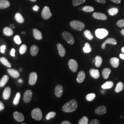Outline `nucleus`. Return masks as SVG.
Segmentation results:
<instances>
[{
	"instance_id": "obj_51",
	"label": "nucleus",
	"mask_w": 124,
	"mask_h": 124,
	"mask_svg": "<svg viewBox=\"0 0 124 124\" xmlns=\"http://www.w3.org/2000/svg\"><path fill=\"white\" fill-rule=\"evenodd\" d=\"M61 124H71V123L69 121H63L61 122Z\"/></svg>"
},
{
	"instance_id": "obj_8",
	"label": "nucleus",
	"mask_w": 124,
	"mask_h": 124,
	"mask_svg": "<svg viewBox=\"0 0 124 124\" xmlns=\"http://www.w3.org/2000/svg\"><path fill=\"white\" fill-rule=\"evenodd\" d=\"M32 97V92L31 90H27L24 93L23 97V100L24 102L28 103L31 101Z\"/></svg>"
},
{
	"instance_id": "obj_53",
	"label": "nucleus",
	"mask_w": 124,
	"mask_h": 124,
	"mask_svg": "<svg viewBox=\"0 0 124 124\" xmlns=\"http://www.w3.org/2000/svg\"><path fill=\"white\" fill-rule=\"evenodd\" d=\"M121 33L122 35H123L124 36V29H122L121 31Z\"/></svg>"
},
{
	"instance_id": "obj_45",
	"label": "nucleus",
	"mask_w": 124,
	"mask_h": 124,
	"mask_svg": "<svg viewBox=\"0 0 124 124\" xmlns=\"http://www.w3.org/2000/svg\"><path fill=\"white\" fill-rule=\"evenodd\" d=\"M6 49V46L5 45H2L0 47V52L2 53H5V51Z\"/></svg>"
},
{
	"instance_id": "obj_39",
	"label": "nucleus",
	"mask_w": 124,
	"mask_h": 124,
	"mask_svg": "<svg viewBox=\"0 0 124 124\" xmlns=\"http://www.w3.org/2000/svg\"><path fill=\"white\" fill-rule=\"evenodd\" d=\"M79 124H88V119L86 116H83L81 119L79 121Z\"/></svg>"
},
{
	"instance_id": "obj_47",
	"label": "nucleus",
	"mask_w": 124,
	"mask_h": 124,
	"mask_svg": "<svg viewBox=\"0 0 124 124\" xmlns=\"http://www.w3.org/2000/svg\"><path fill=\"white\" fill-rule=\"evenodd\" d=\"M4 109V105L3 103L0 101V111H2Z\"/></svg>"
},
{
	"instance_id": "obj_23",
	"label": "nucleus",
	"mask_w": 124,
	"mask_h": 124,
	"mask_svg": "<svg viewBox=\"0 0 124 124\" xmlns=\"http://www.w3.org/2000/svg\"><path fill=\"white\" fill-rule=\"evenodd\" d=\"M10 3L7 0H0V9H5L9 7Z\"/></svg>"
},
{
	"instance_id": "obj_49",
	"label": "nucleus",
	"mask_w": 124,
	"mask_h": 124,
	"mask_svg": "<svg viewBox=\"0 0 124 124\" xmlns=\"http://www.w3.org/2000/svg\"><path fill=\"white\" fill-rule=\"evenodd\" d=\"M39 9V7L37 5H35L33 7V10H34L35 11H38Z\"/></svg>"
},
{
	"instance_id": "obj_22",
	"label": "nucleus",
	"mask_w": 124,
	"mask_h": 124,
	"mask_svg": "<svg viewBox=\"0 0 124 124\" xmlns=\"http://www.w3.org/2000/svg\"><path fill=\"white\" fill-rule=\"evenodd\" d=\"M111 70L109 68H104L102 71V75L104 79H108L109 75L111 74Z\"/></svg>"
},
{
	"instance_id": "obj_41",
	"label": "nucleus",
	"mask_w": 124,
	"mask_h": 124,
	"mask_svg": "<svg viewBox=\"0 0 124 124\" xmlns=\"http://www.w3.org/2000/svg\"><path fill=\"white\" fill-rule=\"evenodd\" d=\"M56 115V113L55 112H49L48 114H47V115L46 116V119L47 120H50L51 119H52L54 118Z\"/></svg>"
},
{
	"instance_id": "obj_55",
	"label": "nucleus",
	"mask_w": 124,
	"mask_h": 124,
	"mask_svg": "<svg viewBox=\"0 0 124 124\" xmlns=\"http://www.w3.org/2000/svg\"><path fill=\"white\" fill-rule=\"evenodd\" d=\"M22 81L23 80L21 79H19V80H18V82L19 83H21V82H22Z\"/></svg>"
},
{
	"instance_id": "obj_42",
	"label": "nucleus",
	"mask_w": 124,
	"mask_h": 124,
	"mask_svg": "<svg viewBox=\"0 0 124 124\" xmlns=\"http://www.w3.org/2000/svg\"><path fill=\"white\" fill-rule=\"evenodd\" d=\"M14 40L15 41V42L18 45L20 44L22 42L21 41V39L19 37V36L17 35V36H15L14 37Z\"/></svg>"
},
{
	"instance_id": "obj_52",
	"label": "nucleus",
	"mask_w": 124,
	"mask_h": 124,
	"mask_svg": "<svg viewBox=\"0 0 124 124\" xmlns=\"http://www.w3.org/2000/svg\"><path fill=\"white\" fill-rule=\"evenodd\" d=\"M120 58H121L122 59L124 60V54L120 53Z\"/></svg>"
},
{
	"instance_id": "obj_16",
	"label": "nucleus",
	"mask_w": 124,
	"mask_h": 124,
	"mask_svg": "<svg viewBox=\"0 0 124 124\" xmlns=\"http://www.w3.org/2000/svg\"><path fill=\"white\" fill-rule=\"evenodd\" d=\"M13 117L18 122H23L24 120L23 115L22 113L18 112H15L13 113Z\"/></svg>"
},
{
	"instance_id": "obj_13",
	"label": "nucleus",
	"mask_w": 124,
	"mask_h": 124,
	"mask_svg": "<svg viewBox=\"0 0 124 124\" xmlns=\"http://www.w3.org/2000/svg\"><path fill=\"white\" fill-rule=\"evenodd\" d=\"M107 44H111L115 45L117 44V41L114 38H108L107 39L102 45V49H105V46Z\"/></svg>"
},
{
	"instance_id": "obj_31",
	"label": "nucleus",
	"mask_w": 124,
	"mask_h": 124,
	"mask_svg": "<svg viewBox=\"0 0 124 124\" xmlns=\"http://www.w3.org/2000/svg\"><path fill=\"white\" fill-rule=\"evenodd\" d=\"M95 65L97 67H100L102 65V57L99 56H97L95 58Z\"/></svg>"
},
{
	"instance_id": "obj_26",
	"label": "nucleus",
	"mask_w": 124,
	"mask_h": 124,
	"mask_svg": "<svg viewBox=\"0 0 124 124\" xmlns=\"http://www.w3.org/2000/svg\"><path fill=\"white\" fill-rule=\"evenodd\" d=\"M9 80V77L7 75H5L2 77L1 79L0 80V87H2L7 84Z\"/></svg>"
},
{
	"instance_id": "obj_44",
	"label": "nucleus",
	"mask_w": 124,
	"mask_h": 124,
	"mask_svg": "<svg viewBox=\"0 0 124 124\" xmlns=\"http://www.w3.org/2000/svg\"><path fill=\"white\" fill-rule=\"evenodd\" d=\"M100 123V121L98 120L97 119H94V120H92L90 122V124H99Z\"/></svg>"
},
{
	"instance_id": "obj_11",
	"label": "nucleus",
	"mask_w": 124,
	"mask_h": 124,
	"mask_svg": "<svg viewBox=\"0 0 124 124\" xmlns=\"http://www.w3.org/2000/svg\"><path fill=\"white\" fill-rule=\"evenodd\" d=\"M93 17L96 19L102 20H106L108 18L105 14L101 13H94L93 14Z\"/></svg>"
},
{
	"instance_id": "obj_17",
	"label": "nucleus",
	"mask_w": 124,
	"mask_h": 124,
	"mask_svg": "<svg viewBox=\"0 0 124 124\" xmlns=\"http://www.w3.org/2000/svg\"><path fill=\"white\" fill-rule=\"evenodd\" d=\"M91 76L95 79H98L100 77V73L98 70L92 69L89 71Z\"/></svg>"
},
{
	"instance_id": "obj_34",
	"label": "nucleus",
	"mask_w": 124,
	"mask_h": 124,
	"mask_svg": "<svg viewBox=\"0 0 124 124\" xmlns=\"http://www.w3.org/2000/svg\"><path fill=\"white\" fill-rule=\"evenodd\" d=\"M119 12V9L116 8H113L108 10V13L111 16H114L117 14Z\"/></svg>"
},
{
	"instance_id": "obj_12",
	"label": "nucleus",
	"mask_w": 124,
	"mask_h": 124,
	"mask_svg": "<svg viewBox=\"0 0 124 124\" xmlns=\"http://www.w3.org/2000/svg\"><path fill=\"white\" fill-rule=\"evenodd\" d=\"M107 112L106 107L105 106H101L98 107L95 110V113L98 115H102L105 114Z\"/></svg>"
},
{
	"instance_id": "obj_37",
	"label": "nucleus",
	"mask_w": 124,
	"mask_h": 124,
	"mask_svg": "<svg viewBox=\"0 0 124 124\" xmlns=\"http://www.w3.org/2000/svg\"><path fill=\"white\" fill-rule=\"evenodd\" d=\"M85 1V0H73L72 3L74 6L77 7L80 5L83 4Z\"/></svg>"
},
{
	"instance_id": "obj_24",
	"label": "nucleus",
	"mask_w": 124,
	"mask_h": 124,
	"mask_svg": "<svg viewBox=\"0 0 124 124\" xmlns=\"http://www.w3.org/2000/svg\"><path fill=\"white\" fill-rule=\"evenodd\" d=\"M114 85V83L111 81H107L105 83H104L103 84H102L101 86V87L102 89L105 90V89H111Z\"/></svg>"
},
{
	"instance_id": "obj_5",
	"label": "nucleus",
	"mask_w": 124,
	"mask_h": 124,
	"mask_svg": "<svg viewBox=\"0 0 124 124\" xmlns=\"http://www.w3.org/2000/svg\"><path fill=\"white\" fill-rule=\"evenodd\" d=\"M108 34V31L105 29H98L95 31V35L98 38L103 39Z\"/></svg>"
},
{
	"instance_id": "obj_38",
	"label": "nucleus",
	"mask_w": 124,
	"mask_h": 124,
	"mask_svg": "<svg viewBox=\"0 0 124 124\" xmlns=\"http://www.w3.org/2000/svg\"><path fill=\"white\" fill-rule=\"evenodd\" d=\"M20 96H21L20 93H18L16 94V97H15V98H14V100H13V104L14 105H16L19 103V100H20Z\"/></svg>"
},
{
	"instance_id": "obj_6",
	"label": "nucleus",
	"mask_w": 124,
	"mask_h": 124,
	"mask_svg": "<svg viewBox=\"0 0 124 124\" xmlns=\"http://www.w3.org/2000/svg\"><path fill=\"white\" fill-rule=\"evenodd\" d=\"M52 16V14L50 11L49 7L46 6L43 8L41 12V16L45 20L48 19Z\"/></svg>"
},
{
	"instance_id": "obj_2",
	"label": "nucleus",
	"mask_w": 124,
	"mask_h": 124,
	"mask_svg": "<svg viewBox=\"0 0 124 124\" xmlns=\"http://www.w3.org/2000/svg\"><path fill=\"white\" fill-rule=\"evenodd\" d=\"M70 25L71 28L75 30L81 31L85 27V24L83 22L77 20H73L70 22Z\"/></svg>"
},
{
	"instance_id": "obj_57",
	"label": "nucleus",
	"mask_w": 124,
	"mask_h": 124,
	"mask_svg": "<svg viewBox=\"0 0 124 124\" xmlns=\"http://www.w3.org/2000/svg\"><path fill=\"white\" fill-rule=\"evenodd\" d=\"M31 0V1H32V2H36L37 0Z\"/></svg>"
},
{
	"instance_id": "obj_20",
	"label": "nucleus",
	"mask_w": 124,
	"mask_h": 124,
	"mask_svg": "<svg viewBox=\"0 0 124 124\" xmlns=\"http://www.w3.org/2000/svg\"><path fill=\"white\" fill-rule=\"evenodd\" d=\"M33 33L34 36L36 39L38 40H40L42 39V36L41 32L40 31H38L36 29H34L33 30Z\"/></svg>"
},
{
	"instance_id": "obj_58",
	"label": "nucleus",
	"mask_w": 124,
	"mask_h": 124,
	"mask_svg": "<svg viewBox=\"0 0 124 124\" xmlns=\"http://www.w3.org/2000/svg\"><path fill=\"white\" fill-rule=\"evenodd\" d=\"M22 34H25V32H22Z\"/></svg>"
},
{
	"instance_id": "obj_40",
	"label": "nucleus",
	"mask_w": 124,
	"mask_h": 124,
	"mask_svg": "<svg viewBox=\"0 0 124 124\" xmlns=\"http://www.w3.org/2000/svg\"><path fill=\"white\" fill-rule=\"evenodd\" d=\"M27 46L25 44H23L20 46L19 48V53L21 54H24L26 52Z\"/></svg>"
},
{
	"instance_id": "obj_25",
	"label": "nucleus",
	"mask_w": 124,
	"mask_h": 124,
	"mask_svg": "<svg viewBox=\"0 0 124 124\" xmlns=\"http://www.w3.org/2000/svg\"><path fill=\"white\" fill-rule=\"evenodd\" d=\"M39 52V47L36 45H34L31 46V55L33 56H35Z\"/></svg>"
},
{
	"instance_id": "obj_19",
	"label": "nucleus",
	"mask_w": 124,
	"mask_h": 124,
	"mask_svg": "<svg viewBox=\"0 0 124 124\" xmlns=\"http://www.w3.org/2000/svg\"><path fill=\"white\" fill-rule=\"evenodd\" d=\"M11 93V90L9 87H7L5 89L3 93V98L5 100H8L9 99Z\"/></svg>"
},
{
	"instance_id": "obj_21",
	"label": "nucleus",
	"mask_w": 124,
	"mask_h": 124,
	"mask_svg": "<svg viewBox=\"0 0 124 124\" xmlns=\"http://www.w3.org/2000/svg\"><path fill=\"white\" fill-rule=\"evenodd\" d=\"M110 62L113 67L116 68L119 65V59L117 58H112L110 59Z\"/></svg>"
},
{
	"instance_id": "obj_15",
	"label": "nucleus",
	"mask_w": 124,
	"mask_h": 124,
	"mask_svg": "<svg viewBox=\"0 0 124 124\" xmlns=\"http://www.w3.org/2000/svg\"><path fill=\"white\" fill-rule=\"evenodd\" d=\"M85 77V74L84 71L83 70L80 71L78 74L77 79H76L77 82L79 83H82L84 81Z\"/></svg>"
},
{
	"instance_id": "obj_32",
	"label": "nucleus",
	"mask_w": 124,
	"mask_h": 124,
	"mask_svg": "<svg viewBox=\"0 0 124 124\" xmlns=\"http://www.w3.org/2000/svg\"><path fill=\"white\" fill-rule=\"evenodd\" d=\"M83 51L84 53H90L92 51V48L90 46V44L86 42L85 44L84 47L83 48Z\"/></svg>"
},
{
	"instance_id": "obj_10",
	"label": "nucleus",
	"mask_w": 124,
	"mask_h": 124,
	"mask_svg": "<svg viewBox=\"0 0 124 124\" xmlns=\"http://www.w3.org/2000/svg\"><path fill=\"white\" fill-rule=\"evenodd\" d=\"M63 87L61 85H58L56 87L55 90V94L56 96L58 98H60L63 94Z\"/></svg>"
},
{
	"instance_id": "obj_30",
	"label": "nucleus",
	"mask_w": 124,
	"mask_h": 124,
	"mask_svg": "<svg viewBox=\"0 0 124 124\" xmlns=\"http://www.w3.org/2000/svg\"><path fill=\"white\" fill-rule=\"evenodd\" d=\"M15 18L18 22L20 23H23L24 21V19L23 18L22 15H21V13H18L15 14Z\"/></svg>"
},
{
	"instance_id": "obj_35",
	"label": "nucleus",
	"mask_w": 124,
	"mask_h": 124,
	"mask_svg": "<svg viewBox=\"0 0 124 124\" xmlns=\"http://www.w3.org/2000/svg\"><path fill=\"white\" fill-rule=\"evenodd\" d=\"M84 35L86 38H87L88 40H92L93 39V36L92 34L91 33V31L89 30H85L84 32Z\"/></svg>"
},
{
	"instance_id": "obj_33",
	"label": "nucleus",
	"mask_w": 124,
	"mask_h": 124,
	"mask_svg": "<svg viewBox=\"0 0 124 124\" xmlns=\"http://www.w3.org/2000/svg\"><path fill=\"white\" fill-rule=\"evenodd\" d=\"M82 11H84L86 13H91L93 12L94 11V8L92 7V6H85L82 8Z\"/></svg>"
},
{
	"instance_id": "obj_56",
	"label": "nucleus",
	"mask_w": 124,
	"mask_h": 124,
	"mask_svg": "<svg viewBox=\"0 0 124 124\" xmlns=\"http://www.w3.org/2000/svg\"><path fill=\"white\" fill-rule=\"evenodd\" d=\"M121 50H122V52L124 53V47H123L122 48H121Z\"/></svg>"
},
{
	"instance_id": "obj_18",
	"label": "nucleus",
	"mask_w": 124,
	"mask_h": 124,
	"mask_svg": "<svg viewBox=\"0 0 124 124\" xmlns=\"http://www.w3.org/2000/svg\"><path fill=\"white\" fill-rule=\"evenodd\" d=\"M8 72L9 73V75L14 78H17L18 77H19L20 75L19 73L18 72V71L14 69H9L8 70Z\"/></svg>"
},
{
	"instance_id": "obj_7",
	"label": "nucleus",
	"mask_w": 124,
	"mask_h": 124,
	"mask_svg": "<svg viewBox=\"0 0 124 124\" xmlns=\"http://www.w3.org/2000/svg\"><path fill=\"white\" fill-rule=\"evenodd\" d=\"M68 65L70 69L72 72H76L78 68V64L77 62L75 60L73 59H70L69 61Z\"/></svg>"
},
{
	"instance_id": "obj_36",
	"label": "nucleus",
	"mask_w": 124,
	"mask_h": 124,
	"mask_svg": "<svg viewBox=\"0 0 124 124\" xmlns=\"http://www.w3.org/2000/svg\"><path fill=\"white\" fill-rule=\"evenodd\" d=\"M96 98V94L94 93H90L86 95V99L88 101H93V100Z\"/></svg>"
},
{
	"instance_id": "obj_9",
	"label": "nucleus",
	"mask_w": 124,
	"mask_h": 124,
	"mask_svg": "<svg viewBox=\"0 0 124 124\" xmlns=\"http://www.w3.org/2000/svg\"><path fill=\"white\" fill-rule=\"evenodd\" d=\"M37 80V75L36 72H32L29 76V83L31 85H33L35 84Z\"/></svg>"
},
{
	"instance_id": "obj_29",
	"label": "nucleus",
	"mask_w": 124,
	"mask_h": 124,
	"mask_svg": "<svg viewBox=\"0 0 124 124\" xmlns=\"http://www.w3.org/2000/svg\"><path fill=\"white\" fill-rule=\"evenodd\" d=\"M3 33L5 36H12L13 34V31L11 28L6 27L3 29Z\"/></svg>"
},
{
	"instance_id": "obj_48",
	"label": "nucleus",
	"mask_w": 124,
	"mask_h": 124,
	"mask_svg": "<svg viewBox=\"0 0 124 124\" xmlns=\"http://www.w3.org/2000/svg\"><path fill=\"white\" fill-rule=\"evenodd\" d=\"M96 1H97L99 3H102V4H104L106 3V0H95Z\"/></svg>"
},
{
	"instance_id": "obj_3",
	"label": "nucleus",
	"mask_w": 124,
	"mask_h": 124,
	"mask_svg": "<svg viewBox=\"0 0 124 124\" xmlns=\"http://www.w3.org/2000/svg\"><path fill=\"white\" fill-rule=\"evenodd\" d=\"M62 37L70 45H73L75 43V39L73 36L68 31H64L62 33Z\"/></svg>"
},
{
	"instance_id": "obj_14",
	"label": "nucleus",
	"mask_w": 124,
	"mask_h": 124,
	"mask_svg": "<svg viewBox=\"0 0 124 124\" xmlns=\"http://www.w3.org/2000/svg\"><path fill=\"white\" fill-rule=\"evenodd\" d=\"M57 48H58L59 55L62 57H63L65 56V53H66V50H65V48L60 43H58L57 44Z\"/></svg>"
},
{
	"instance_id": "obj_46",
	"label": "nucleus",
	"mask_w": 124,
	"mask_h": 124,
	"mask_svg": "<svg viewBox=\"0 0 124 124\" xmlns=\"http://www.w3.org/2000/svg\"><path fill=\"white\" fill-rule=\"evenodd\" d=\"M15 50L14 48H12L11 51V52H10V55L12 57H15Z\"/></svg>"
},
{
	"instance_id": "obj_28",
	"label": "nucleus",
	"mask_w": 124,
	"mask_h": 124,
	"mask_svg": "<svg viewBox=\"0 0 124 124\" xmlns=\"http://www.w3.org/2000/svg\"><path fill=\"white\" fill-rule=\"evenodd\" d=\"M124 88V84L122 82H119L117 85L115 89V92L116 93H119L121 92Z\"/></svg>"
},
{
	"instance_id": "obj_54",
	"label": "nucleus",
	"mask_w": 124,
	"mask_h": 124,
	"mask_svg": "<svg viewBox=\"0 0 124 124\" xmlns=\"http://www.w3.org/2000/svg\"><path fill=\"white\" fill-rule=\"evenodd\" d=\"M10 27H11V28H15V26H14V25H13V24H12L11 25H10Z\"/></svg>"
},
{
	"instance_id": "obj_50",
	"label": "nucleus",
	"mask_w": 124,
	"mask_h": 124,
	"mask_svg": "<svg viewBox=\"0 0 124 124\" xmlns=\"http://www.w3.org/2000/svg\"><path fill=\"white\" fill-rule=\"evenodd\" d=\"M110 0L116 4H119L121 2V0Z\"/></svg>"
},
{
	"instance_id": "obj_59",
	"label": "nucleus",
	"mask_w": 124,
	"mask_h": 124,
	"mask_svg": "<svg viewBox=\"0 0 124 124\" xmlns=\"http://www.w3.org/2000/svg\"><path fill=\"white\" fill-rule=\"evenodd\" d=\"M19 70H20V71H22V69H19Z\"/></svg>"
},
{
	"instance_id": "obj_43",
	"label": "nucleus",
	"mask_w": 124,
	"mask_h": 124,
	"mask_svg": "<svg viewBox=\"0 0 124 124\" xmlns=\"http://www.w3.org/2000/svg\"><path fill=\"white\" fill-rule=\"evenodd\" d=\"M117 26L120 28L124 27V19H120L117 22Z\"/></svg>"
},
{
	"instance_id": "obj_4",
	"label": "nucleus",
	"mask_w": 124,
	"mask_h": 124,
	"mask_svg": "<svg viewBox=\"0 0 124 124\" xmlns=\"http://www.w3.org/2000/svg\"><path fill=\"white\" fill-rule=\"evenodd\" d=\"M32 117L36 120H40L42 118V113L39 108H36L31 112Z\"/></svg>"
},
{
	"instance_id": "obj_27",
	"label": "nucleus",
	"mask_w": 124,
	"mask_h": 124,
	"mask_svg": "<svg viewBox=\"0 0 124 124\" xmlns=\"http://www.w3.org/2000/svg\"><path fill=\"white\" fill-rule=\"evenodd\" d=\"M0 62H1L2 64L7 67L10 68L12 67L11 64L9 62L8 60L5 57H1L0 58Z\"/></svg>"
},
{
	"instance_id": "obj_1",
	"label": "nucleus",
	"mask_w": 124,
	"mask_h": 124,
	"mask_svg": "<svg viewBox=\"0 0 124 124\" xmlns=\"http://www.w3.org/2000/svg\"><path fill=\"white\" fill-rule=\"evenodd\" d=\"M78 103L75 99H72L66 103L62 107V110L66 113H71L75 111L78 108Z\"/></svg>"
}]
</instances>
